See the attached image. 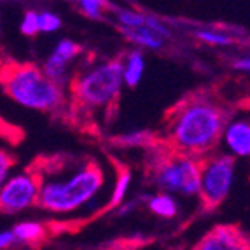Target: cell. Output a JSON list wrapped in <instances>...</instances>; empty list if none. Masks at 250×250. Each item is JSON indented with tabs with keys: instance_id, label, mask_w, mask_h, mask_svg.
I'll use <instances>...</instances> for the list:
<instances>
[{
	"instance_id": "cell-1",
	"label": "cell",
	"mask_w": 250,
	"mask_h": 250,
	"mask_svg": "<svg viewBox=\"0 0 250 250\" xmlns=\"http://www.w3.org/2000/svg\"><path fill=\"white\" fill-rule=\"evenodd\" d=\"M229 114L208 96H192L180 102L167 119V146L171 149L205 158L221 144Z\"/></svg>"
},
{
	"instance_id": "cell-2",
	"label": "cell",
	"mask_w": 250,
	"mask_h": 250,
	"mask_svg": "<svg viewBox=\"0 0 250 250\" xmlns=\"http://www.w3.org/2000/svg\"><path fill=\"white\" fill-rule=\"evenodd\" d=\"M41 173V196L39 208L54 215H68L93 201L104 188V171L93 159L79 161L63 173L44 171Z\"/></svg>"
},
{
	"instance_id": "cell-3",
	"label": "cell",
	"mask_w": 250,
	"mask_h": 250,
	"mask_svg": "<svg viewBox=\"0 0 250 250\" xmlns=\"http://www.w3.org/2000/svg\"><path fill=\"white\" fill-rule=\"evenodd\" d=\"M2 89L9 100L37 112H58L65 105L63 86L34 63H5Z\"/></svg>"
},
{
	"instance_id": "cell-4",
	"label": "cell",
	"mask_w": 250,
	"mask_h": 250,
	"mask_svg": "<svg viewBox=\"0 0 250 250\" xmlns=\"http://www.w3.org/2000/svg\"><path fill=\"white\" fill-rule=\"evenodd\" d=\"M70 86L74 105L84 114L108 112L119 100L125 84L123 60L96 62L75 75Z\"/></svg>"
},
{
	"instance_id": "cell-5",
	"label": "cell",
	"mask_w": 250,
	"mask_h": 250,
	"mask_svg": "<svg viewBox=\"0 0 250 250\" xmlns=\"http://www.w3.org/2000/svg\"><path fill=\"white\" fill-rule=\"evenodd\" d=\"M149 175L158 191L180 196H198L201 184V158L171 149L158 154L149 167Z\"/></svg>"
},
{
	"instance_id": "cell-6",
	"label": "cell",
	"mask_w": 250,
	"mask_h": 250,
	"mask_svg": "<svg viewBox=\"0 0 250 250\" xmlns=\"http://www.w3.org/2000/svg\"><path fill=\"white\" fill-rule=\"evenodd\" d=\"M234 170L236 163L234 156L229 152L213 150L208 156L201 158V184L198 198L207 210L221 207L229 196L234 182Z\"/></svg>"
},
{
	"instance_id": "cell-7",
	"label": "cell",
	"mask_w": 250,
	"mask_h": 250,
	"mask_svg": "<svg viewBox=\"0 0 250 250\" xmlns=\"http://www.w3.org/2000/svg\"><path fill=\"white\" fill-rule=\"evenodd\" d=\"M41 196V173L37 168L14 173L2 182L0 188V210L5 215L25 212L39 207Z\"/></svg>"
},
{
	"instance_id": "cell-8",
	"label": "cell",
	"mask_w": 250,
	"mask_h": 250,
	"mask_svg": "<svg viewBox=\"0 0 250 250\" xmlns=\"http://www.w3.org/2000/svg\"><path fill=\"white\" fill-rule=\"evenodd\" d=\"M81 53H83L81 44H77L72 39H62V41L56 42V46L46 58V62L42 63V68L46 70V74L51 79H54L65 88L67 84L72 83L70 77H68L70 67Z\"/></svg>"
},
{
	"instance_id": "cell-9",
	"label": "cell",
	"mask_w": 250,
	"mask_h": 250,
	"mask_svg": "<svg viewBox=\"0 0 250 250\" xmlns=\"http://www.w3.org/2000/svg\"><path fill=\"white\" fill-rule=\"evenodd\" d=\"M200 250H247L250 249V238L238 226L219 224L208 231L194 245Z\"/></svg>"
},
{
	"instance_id": "cell-10",
	"label": "cell",
	"mask_w": 250,
	"mask_h": 250,
	"mask_svg": "<svg viewBox=\"0 0 250 250\" xmlns=\"http://www.w3.org/2000/svg\"><path fill=\"white\" fill-rule=\"evenodd\" d=\"M222 147L234 158H250V121L249 119H229L222 131Z\"/></svg>"
},
{
	"instance_id": "cell-11",
	"label": "cell",
	"mask_w": 250,
	"mask_h": 250,
	"mask_svg": "<svg viewBox=\"0 0 250 250\" xmlns=\"http://www.w3.org/2000/svg\"><path fill=\"white\" fill-rule=\"evenodd\" d=\"M119 30H121L123 37L129 44H135L140 49L159 51L167 46V41H168L167 35H163L161 32H158V30H154L149 25L137 26V28H119Z\"/></svg>"
},
{
	"instance_id": "cell-12",
	"label": "cell",
	"mask_w": 250,
	"mask_h": 250,
	"mask_svg": "<svg viewBox=\"0 0 250 250\" xmlns=\"http://www.w3.org/2000/svg\"><path fill=\"white\" fill-rule=\"evenodd\" d=\"M123 60V77H125V84L128 88H137L146 72V58L140 47L128 51Z\"/></svg>"
},
{
	"instance_id": "cell-13",
	"label": "cell",
	"mask_w": 250,
	"mask_h": 250,
	"mask_svg": "<svg viewBox=\"0 0 250 250\" xmlns=\"http://www.w3.org/2000/svg\"><path fill=\"white\" fill-rule=\"evenodd\" d=\"M146 205L149 212L161 219H173L179 215V203L175 200V194L167 191H159L156 194L146 196Z\"/></svg>"
},
{
	"instance_id": "cell-14",
	"label": "cell",
	"mask_w": 250,
	"mask_h": 250,
	"mask_svg": "<svg viewBox=\"0 0 250 250\" xmlns=\"http://www.w3.org/2000/svg\"><path fill=\"white\" fill-rule=\"evenodd\" d=\"M13 229H14V233H16L20 245H25V247L41 245L47 236V228L42 224V222H37V221L18 222Z\"/></svg>"
},
{
	"instance_id": "cell-15",
	"label": "cell",
	"mask_w": 250,
	"mask_h": 250,
	"mask_svg": "<svg viewBox=\"0 0 250 250\" xmlns=\"http://www.w3.org/2000/svg\"><path fill=\"white\" fill-rule=\"evenodd\" d=\"M129 184H131V171L128 168H121L117 171V179L114 184L112 194H110V201H108V207H119L123 201L126 200V194H128Z\"/></svg>"
},
{
	"instance_id": "cell-16",
	"label": "cell",
	"mask_w": 250,
	"mask_h": 250,
	"mask_svg": "<svg viewBox=\"0 0 250 250\" xmlns=\"http://www.w3.org/2000/svg\"><path fill=\"white\" fill-rule=\"evenodd\" d=\"M198 41H201L203 44H208V46H231L234 42V39L229 34H226L222 30L217 28H200L194 32Z\"/></svg>"
},
{
	"instance_id": "cell-17",
	"label": "cell",
	"mask_w": 250,
	"mask_h": 250,
	"mask_svg": "<svg viewBox=\"0 0 250 250\" xmlns=\"http://www.w3.org/2000/svg\"><path fill=\"white\" fill-rule=\"evenodd\" d=\"M116 21L119 28H137V26L147 25L149 16L140 11H133V9H117L116 11Z\"/></svg>"
},
{
	"instance_id": "cell-18",
	"label": "cell",
	"mask_w": 250,
	"mask_h": 250,
	"mask_svg": "<svg viewBox=\"0 0 250 250\" xmlns=\"http://www.w3.org/2000/svg\"><path fill=\"white\" fill-rule=\"evenodd\" d=\"M74 4L89 20H100V18H104V13L108 9L107 0H74Z\"/></svg>"
},
{
	"instance_id": "cell-19",
	"label": "cell",
	"mask_w": 250,
	"mask_h": 250,
	"mask_svg": "<svg viewBox=\"0 0 250 250\" xmlns=\"http://www.w3.org/2000/svg\"><path fill=\"white\" fill-rule=\"evenodd\" d=\"M116 144L121 147H142L152 144V137L147 131H129L116 138Z\"/></svg>"
},
{
	"instance_id": "cell-20",
	"label": "cell",
	"mask_w": 250,
	"mask_h": 250,
	"mask_svg": "<svg viewBox=\"0 0 250 250\" xmlns=\"http://www.w3.org/2000/svg\"><path fill=\"white\" fill-rule=\"evenodd\" d=\"M41 34H54L62 28V18L53 11H39Z\"/></svg>"
},
{
	"instance_id": "cell-21",
	"label": "cell",
	"mask_w": 250,
	"mask_h": 250,
	"mask_svg": "<svg viewBox=\"0 0 250 250\" xmlns=\"http://www.w3.org/2000/svg\"><path fill=\"white\" fill-rule=\"evenodd\" d=\"M20 32L25 37H35L41 34V25H39V13L37 11H26L23 14V20L20 23Z\"/></svg>"
},
{
	"instance_id": "cell-22",
	"label": "cell",
	"mask_w": 250,
	"mask_h": 250,
	"mask_svg": "<svg viewBox=\"0 0 250 250\" xmlns=\"http://www.w3.org/2000/svg\"><path fill=\"white\" fill-rule=\"evenodd\" d=\"M14 165V158L7 154V150H0V182H4L9 177V171Z\"/></svg>"
},
{
	"instance_id": "cell-23",
	"label": "cell",
	"mask_w": 250,
	"mask_h": 250,
	"mask_svg": "<svg viewBox=\"0 0 250 250\" xmlns=\"http://www.w3.org/2000/svg\"><path fill=\"white\" fill-rule=\"evenodd\" d=\"M18 245H20V242H18V236L14 233V229H4L0 233V249L2 250L14 249Z\"/></svg>"
},
{
	"instance_id": "cell-24",
	"label": "cell",
	"mask_w": 250,
	"mask_h": 250,
	"mask_svg": "<svg viewBox=\"0 0 250 250\" xmlns=\"http://www.w3.org/2000/svg\"><path fill=\"white\" fill-rule=\"evenodd\" d=\"M233 67L236 68V70H240V72H249V74H250V58H249V56H245V58L236 60Z\"/></svg>"
},
{
	"instance_id": "cell-25",
	"label": "cell",
	"mask_w": 250,
	"mask_h": 250,
	"mask_svg": "<svg viewBox=\"0 0 250 250\" xmlns=\"http://www.w3.org/2000/svg\"><path fill=\"white\" fill-rule=\"evenodd\" d=\"M70 2H74V0H70Z\"/></svg>"
}]
</instances>
